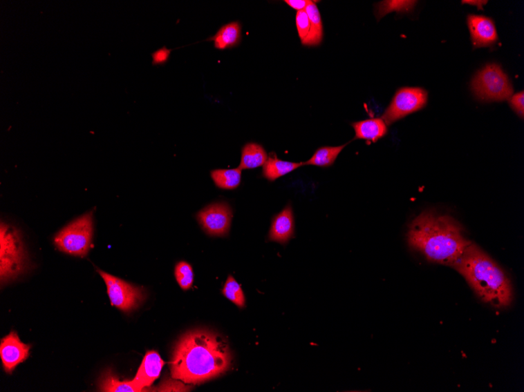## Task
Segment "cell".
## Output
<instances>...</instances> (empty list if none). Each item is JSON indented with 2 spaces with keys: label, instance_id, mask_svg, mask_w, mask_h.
<instances>
[{
  "label": "cell",
  "instance_id": "3",
  "mask_svg": "<svg viewBox=\"0 0 524 392\" xmlns=\"http://www.w3.org/2000/svg\"><path fill=\"white\" fill-rule=\"evenodd\" d=\"M481 300L496 308L509 307L514 289L507 275L478 246L471 243L451 266Z\"/></svg>",
  "mask_w": 524,
  "mask_h": 392
},
{
  "label": "cell",
  "instance_id": "11",
  "mask_svg": "<svg viewBox=\"0 0 524 392\" xmlns=\"http://www.w3.org/2000/svg\"><path fill=\"white\" fill-rule=\"evenodd\" d=\"M30 349V345L21 342L16 332H10L9 335L3 338L0 344V356L5 371L11 373L17 365L25 362Z\"/></svg>",
  "mask_w": 524,
  "mask_h": 392
},
{
  "label": "cell",
  "instance_id": "23",
  "mask_svg": "<svg viewBox=\"0 0 524 392\" xmlns=\"http://www.w3.org/2000/svg\"><path fill=\"white\" fill-rule=\"evenodd\" d=\"M223 295L235 305L240 308L245 306V296L240 284L232 276H229L226 280L223 291Z\"/></svg>",
  "mask_w": 524,
  "mask_h": 392
},
{
  "label": "cell",
  "instance_id": "2",
  "mask_svg": "<svg viewBox=\"0 0 524 392\" xmlns=\"http://www.w3.org/2000/svg\"><path fill=\"white\" fill-rule=\"evenodd\" d=\"M407 242L431 262L452 266L471 244L451 216L428 210L412 221Z\"/></svg>",
  "mask_w": 524,
  "mask_h": 392
},
{
  "label": "cell",
  "instance_id": "17",
  "mask_svg": "<svg viewBox=\"0 0 524 392\" xmlns=\"http://www.w3.org/2000/svg\"><path fill=\"white\" fill-rule=\"evenodd\" d=\"M241 39V26L238 22H232L221 28L212 38L214 46L219 50L234 48L240 43Z\"/></svg>",
  "mask_w": 524,
  "mask_h": 392
},
{
  "label": "cell",
  "instance_id": "19",
  "mask_svg": "<svg viewBox=\"0 0 524 392\" xmlns=\"http://www.w3.org/2000/svg\"><path fill=\"white\" fill-rule=\"evenodd\" d=\"M346 146L347 144L339 146V147L320 148L314 153L310 160L303 162V166H314L323 168L333 166L337 157H339L341 150Z\"/></svg>",
  "mask_w": 524,
  "mask_h": 392
},
{
  "label": "cell",
  "instance_id": "24",
  "mask_svg": "<svg viewBox=\"0 0 524 392\" xmlns=\"http://www.w3.org/2000/svg\"><path fill=\"white\" fill-rule=\"evenodd\" d=\"M177 282L183 290H189L193 286L194 282V273L193 267L189 263L186 262H180L176 266L174 271Z\"/></svg>",
  "mask_w": 524,
  "mask_h": 392
},
{
  "label": "cell",
  "instance_id": "25",
  "mask_svg": "<svg viewBox=\"0 0 524 392\" xmlns=\"http://www.w3.org/2000/svg\"><path fill=\"white\" fill-rule=\"evenodd\" d=\"M296 26L302 45L308 46L311 34V25L305 10L298 11L297 13Z\"/></svg>",
  "mask_w": 524,
  "mask_h": 392
},
{
  "label": "cell",
  "instance_id": "20",
  "mask_svg": "<svg viewBox=\"0 0 524 392\" xmlns=\"http://www.w3.org/2000/svg\"><path fill=\"white\" fill-rule=\"evenodd\" d=\"M305 10L311 25V34L308 46H318L321 43L324 37L321 16L315 2L311 1Z\"/></svg>",
  "mask_w": 524,
  "mask_h": 392
},
{
  "label": "cell",
  "instance_id": "14",
  "mask_svg": "<svg viewBox=\"0 0 524 392\" xmlns=\"http://www.w3.org/2000/svg\"><path fill=\"white\" fill-rule=\"evenodd\" d=\"M356 139L375 143L387 135L388 126L382 119H371L352 123Z\"/></svg>",
  "mask_w": 524,
  "mask_h": 392
},
{
  "label": "cell",
  "instance_id": "30",
  "mask_svg": "<svg viewBox=\"0 0 524 392\" xmlns=\"http://www.w3.org/2000/svg\"><path fill=\"white\" fill-rule=\"evenodd\" d=\"M463 3L474 4L476 6L485 4L487 1H462Z\"/></svg>",
  "mask_w": 524,
  "mask_h": 392
},
{
  "label": "cell",
  "instance_id": "22",
  "mask_svg": "<svg viewBox=\"0 0 524 392\" xmlns=\"http://www.w3.org/2000/svg\"><path fill=\"white\" fill-rule=\"evenodd\" d=\"M416 3L417 1H383L377 5V16L380 19L393 11L410 12L414 10Z\"/></svg>",
  "mask_w": 524,
  "mask_h": 392
},
{
  "label": "cell",
  "instance_id": "12",
  "mask_svg": "<svg viewBox=\"0 0 524 392\" xmlns=\"http://www.w3.org/2000/svg\"><path fill=\"white\" fill-rule=\"evenodd\" d=\"M165 362L160 354L155 351H149L145 354L141 366L132 382L140 391H145L156 379H158Z\"/></svg>",
  "mask_w": 524,
  "mask_h": 392
},
{
  "label": "cell",
  "instance_id": "7",
  "mask_svg": "<svg viewBox=\"0 0 524 392\" xmlns=\"http://www.w3.org/2000/svg\"><path fill=\"white\" fill-rule=\"evenodd\" d=\"M428 92L419 87L400 88L382 115L386 125H391L404 117L416 112L427 106Z\"/></svg>",
  "mask_w": 524,
  "mask_h": 392
},
{
  "label": "cell",
  "instance_id": "21",
  "mask_svg": "<svg viewBox=\"0 0 524 392\" xmlns=\"http://www.w3.org/2000/svg\"><path fill=\"white\" fill-rule=\"evenodd\" d=\"M101 391L106 392H140L138 389L131 382H120L112 372L107 371L104 373L99 383Z\"/></svg>",
  "mask_w": 524,
  "mask_h": 392
},
{
  "label": "cell",
  "instance_id": "27",
  "mask_svg": "<svg viewBox=\"0 0 524 392\" xmlns=\"http://www.w3.org/2000/svg\"><path fill=\"white\" fill-rule=\"evenodd\" d=\"M509 104L512 110L523 119L524 115V92L516 93L515 95H512L509 99Z\"/></svg>",
  "mask_w": 524,
  "mask_h": 392
},
{
  "label": "cell",
  "instance_id": "6",
  "mask_svg": "<svg viewBox=\"0 0 524 392\" xmlns=\"http://www.w3.org/2000/svg\"><path fill=\"white\" fill-rule=\"evenodd\" d=\"M93 218L94 212L91 210L64 227L55 237L57 248L70 255L86 256L91 248L94 233Z\"/></svg>",
  "mask_w": 524,
  "mask_h": 392
},
{
  "label": "cell",
  "instance_id": "26",
  "mask_svg": "<svg viewBox=\"0 0 524 392\" xmlns=\"http://www.w3.org/2000/svg\"><path fill=\"white\" fill-rule=\"evenodd\" d=\"M191 386H186L183 383L177 382L176 379H165L161 382L159 387L153 389H148L151 391H189Z\"/></svg>",
  "mask_w": 524,
  "mask_h": 392
},
{
  "label": "cell",
  "instance_id": "5",
  "mask_svg": "<svg viewBox=\"0 0 524 392\" xmlns=\"http://www.w3.org/2000/svg\"><path fill=\"white\" fill-rule=\"evenodd\" d=\"M471 91L483 102L509 99L514 93L511 81L497 63H489L477 72L471 83Z\"/></svg>",
  "mask_w": 524,
  "mask_h": 392
},
{
  "label": "cell",
  "instance_id": "9",
  "mask_svg": "<svg viewBox=\"0 0 524 392\" xmlns=\"http://www.w3.org/2000/svg\"><path fill=\"white\" fill-rule=\"evenodd\" d=\"M196 218L209 235L225 237L230 230L232 210L229 204L217 202L202 209L197 213Z\"/></svg>",
  "mask_w": 524,
  "mask_h": 392
},
{
  "label": "cell",
  "instance_id": "29",
  "mask_svg": "<svg viewBox=\"0 0 524 392\" xmlns=\"http://www.w3.org/2000/svg\"><path fill=\"white\" fill-rule=\"evenodd\" d=\"M290 8L298 11L304 10L307 6L311 3L310 0H286L285 1Z\"/></svg>",
  "mask_w": 524,
  "mask_h": 392
},
{
  "label": "cell",
  "instance_id": "1",
  "mask_svg": "<svg viewBox=\"0 0 524 392\" xmlns=\"http://www.w3.org/2000/svg\"><path fill=\"white\" fill-rule=\"evenodd\" d=\"M228 344L207 331L186 333L176 344L171 362V376L185 384H199L221 375L232 364Z\"/></svg>",
  "mask_w": 524,
  "mask_h": 392
},
{
  "label": "cell",
  "instance_id": "28",
  "mask_svg": "<svg viewBox=\"0 0 524 392\" xmlns=\"http://www.w3.org/2000/svg\"><path fill=\"white\" fill-rule=\"evenodd\" d=\"M171 50H167L166 48H162L153 52L152 55L153 58V64H162L167 61L169 56H170Z\"/></svg>",
  "mask_w": 524,
  "mask_h": 392
},
{
  "label": "cell",
  "instance_id": "15",
  "mask_svg": "<svg viewBox=\"0 0 524 392\" xmlns=\"http://www.w3.org/2000/svg\"><path fill=\"white\" fill-rule=\"evenodd\" d=\"M303 166V162L295 163L279 159L277 155L270 154L263 166V177L270 181H275Z\"/></svg>",
  "mask_w": 524,
  "mask_h": 392
},
{
  "label": "cell",
  "instance_id": "4",
  "mask_svg": "<svg viewBox=\"0 0 524 392\" xmlns=\"http://www.w3.org/2000/svg\"><path fill=\"white\" fill-rule=\"evenodd\" d=\"M27 256L21 234L13 226L1 222L0 228V278L7 283L25 272Z\"/></svg>",
  "mask_w": 524,
  "mask_h": 392
},
{
  "label": "cell",
  "instance_id": "13",
  "mask_svg": "<svg viewBox=\"0 0 524 392\" xmlns=\"http://www.w3.org/2000/svg\"><path fill=\"white\" fill-rule=\"evenodd\" d=\"M294 234V219L293 209L288 204L281 213L272 219L269 239L271 242L286 244Z\"/></svg>",
  "mask_w": 524,
  "mask_h": 392
},
{
  "label": "cell",
  "instance_id": "8",
  "mask_svg": "<svg viewBox=\"0 0 524 392\" xmlns=\"http://www.w3.org/2000/svg\"><path fill=\"white\" fill-rule=\"evenodd\" d=\"M107 286L108 295L112 306L122 311L131 312L139 307L145 298L144 291L118 277L101 270H97Z\"/></svg>",
  "mask_w": 524,
  "mask_h": 392
},
{
  "label": "cell",
  "instance_id": "16",
  "mask_svg": "<svg viewBox=\"0 0 524 392\" xmlns=\"http://www.w3.org/2000/svg\"><path fill=\"white\" fill-rule=\"evenodd\" d=\"M268 157L269 155L261 145L248 143L242 149L241 161L238 168L243 170L263 166Z\"/></svg>",
  "mask_w": 524,
  "mask_h": 392
},
{
  "label": "cell",
  "instance_id": "10",
  "mask_svg": "<svg viewBox=\"0 0 524 392\" xmlns=\"http://www.w3.org/2000/svg\"><path fill=\"white\" fill-rule=\"evenodd\" d=\"M467 25L474 48H488L498 42L496 26L490 17L470 14L467 17Z\"/></svg>",
  "mask_w": 524,
  "mask_h": 392
},
{
  "label": "cell",
  "instance_id": "18",
  "mask_svg": "<svg viewBox=\"0 0 524 392\" xmlns=\"http://www.w3.org/2000/svg\"><path fill=\"white\" fill-rule=\"evenodd\" d=\"M242 169H216L212 172V179L220 189L232 190L240 186L241 183Z\"/></svg>",
  "mask_w": 524,
  "mask_h": 392
}]
</instances>
